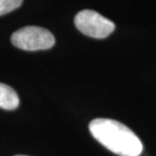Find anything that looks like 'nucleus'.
I'll list each match as a JSON object with an SVG mask.
<instances>
[{"instance_id":"obj_1","label":"nucleus","mask_w":156,"mask_h":156,"mask_svg":"<svg viewBox=\"0 0 156 156\" xmlns=\"http://www.w3.org/2000/svg\"><path fill=\"white\" fill-rule=\"evenodd\" d=\"M89 131L105 148L119 156H140L143 144L139 137L124 124L112 119H95Z\"/></svg>"},{"instance_id":"obj_2","label":"nucleus","mask_w":156,"mask_h":156,"mask_svg":"<svg viewBox=\"0 0 156 156\" xmlns=\"http://www.w3.org/2000/svg\"><path fill=\"white\" fill-rule=\"evenodd\" d=\"M11 43L24 51H40L51 49L55 45V38L50 30L44 27L29 26L12 34Z\"/></svg>"},{"instance_id":"obj_3","label":"nucleus","mask_w":156,"mask_h":156,"mask_svg":"<svg viewBox=\"0 0 156 156\" xmlns=\"http://www.w3.org/2000/svg\"><path fill=\"white\" fill-rule=\"evenodd\" d=\"M74 23L83 35L93 39L107 38L116 29L113 21L90 9L78 12L74 18Z\"/></svg>"},{"instance_id":"obj_4","label":"nucleus","mask_w":156,"mask_h":156,"mask_svg":"<svg viewBox=\"0 0 156 156\" xmlns=\"http://www.w3.org/2000/svg\"><path fill=\"white\" fill-rule=\"evenodd\" d=\"M20 105V98L12 87L0 83V108L4 110H14Z\"/></svg>"},{"instance_id":"obj_5","label":"nucleus","mask_w":156,"mask_h":156,"mask_svg":"<svg viewBox=\"0 0 156 156\" xmlns=\"http://www.w3.org/2000/svg\"><path fill=\"white\" fill-rule=\"evenodd\" d=\"M23 1V0H0V16L18 8Z\"/></svg>"},{"instance_id":"obj_6","label":"nucleus","mask_w":156,"mask_h":156,"mask_svg":"<svg viewBox=\"0 0 156 156\" xmlns=\"http://www.w3.org/2000/svg\"><path fill=\"white\" fill-rule=\"evenodd\" d=\"M15 156H26V155H15Z\"/></svg>"}]
</instances>
